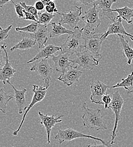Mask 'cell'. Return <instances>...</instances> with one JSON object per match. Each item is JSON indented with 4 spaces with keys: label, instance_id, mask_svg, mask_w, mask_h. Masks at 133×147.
Returning <instances> with one entry per match:
<instances>
[{
    "label": "cell",
    "instance_id": "obj_1",
    "mask_svg": "<svg viewBox=\"0 0 133 147\" xmlns=\"http://www.w3.org/2000/svg\"><path fill=\"white\" fill-rule=\"evenodd\" d=\"M82 108L84 111V113L82 117L83 125L84 127L87 129H93L96 131L108 129L104 121V118L101 115L100 109H90L87 107L86 102L82 104Z\"/></svg>",
    "mask_w": 133,
    "mask_h": 147
},
{
    "label": "cell",
    "instance_id": "obj_2",
    "mask_svg": "<svg viewBox=\"0 0 133 147\" xmlns=\"http://www.w3.org/2000/svg\"><path fill=\"white\" fill-rule=\"evenodd\" d=\"M74 30L73 33L69 35L66 41L61 46L62 52L70 55L81 52L84 48V44H82V30L78 26Z\"/></svg>",
    "mask_w": 133,
    "mask_h": 147
},
{
    "label": "cell",
    "instance_id": "obj_3",
    "mask_svg": "<svg viewBox=\"0 0 133 147\" xmlns=\"http://www.w3.org/2000/svg\"><path fill=\"white\" fill-rule=\"evenodd\" d=\"M55 138L58 141L60 144L66 142H70L78 138H88L94 139L96 141H99L102 144L106 146L111 147L112 146V145H109V143H106L104 140L99 138H97L90 135H86L84 133L79 132L74 129L70 128L65 129H59L57 134L55 136Z\"/></svg>",
    "mask_w": 133,
    "mask_h": 147
},
{
    "label": "cell",
    "instance_id": "obj_4",
    "mask_svg": "<svg viewBox=\"0 0 133 147\" xmlns=\"http://www.w3.org/2000/svg\"><path fill=\"white\" fill-rule=\"evenodd\" d=\"M99 10L97 6L93 3V6L85 11V14L82 17V19L85 23V26L82 28L84 34H88L95 32L100 24L101 20L99 18Z\"/></svg>",
    "mask_w": 133,
    "mask_h": 147
},
{
    "label": "cell",
    "instance_id": "obj_5",
    "mask_svg": "<svg viewBox=\"0 0 133 147\" xmlns=\"http://www.w3.org/2000/svg\"><path fill=\"white\" fill-rule=\"evenodd\" d=\"M103 33L97 34L91 33L84 34V48L90 51L96 58L101 59V48L102 43L104 40L102 38Z\"/></svg>",
    "mask_w": 133,
    "mask_h": 147
},
{
    "label": "cell",
    "instance_id": "obj_6",
    "mask_svg": "<svg viewBox=\"0 0 133 147\" xmlns=\"http://www.w3.org/2000/svg\"><path fill=\"white\" fill-rule=\"evenodd\" d=\"M124 99L122 98L119 92L118 91L114 92L112 96V101L110 105L108 106V108L111 109L113 111L115 116L114 125L111 135V144L114 143V139L117 136V131L118 127V124L119 121L121 119V112L124 104Z\"/></svg>",
    "mask_w": 133,
    "mask_h": 147
},
{
    "label": "cell",
    "instance_id": "obj_7",
    "mask_svg": "<svg viewBox=\"0 0 133 147\" xmlns=\"http://www.w3.org/2000/svg\"><path fill=\"white\" fill-rule=\"evenodd\" d=\"M76 57L70 59L72 64L78 65L84 70H92L95 66L99 65L100 59L95 57L88 50L76 53Z\"/></svg>",
    "mask_w": 133,
    "mask_h": 147
},
{
    "label": "cell",
    "instance_id": "obj_8",
    "mask_svg": "<svg viewBox=\"0 0 133 147\" xmlns=\"http://www.w3.org/2000/svg\"><path fill=\"white\" fill-rule=\"evenodd\" d=\"M30 71H35L40 75L44 80V87L48 90L51 82L52 75L53 73L52 67L48 62V59H42L40 61H36L31 67Z\"/></svg>",
    "mask_w": 133,
    "mask_h": 147
},
{
    "label": "cell",
    "instance_id": "obj_9",
    "mask_svg": "<svg viewBox=\"0 0 133 147\" xmlns=\"http://www.w3.org/2000/svg\"><path fill=\"white\" fill-rule=\"evenodd\" d=\"M47 90L44 87V86H39L37 85H33V89H32V92H34V96L32 99V101L31 102V103L29 104L28 106L26 107L25 108V112L24 114L23 115V118H22V120L20 123L19 127L18 129L14 131H13V135L14 136H17L22 126H23L24 122L25 121L26 117L27 115V114L28 113L30 109L37 103L40 102L41 101H42L44 98H45L46 94H47Z\"/></svg>",
    "mask_w": 133,
    "mask_h": 147
},
{
    "label": "cell",
    "instance_id": "obj_10",
    "mask_svg": "<svg viewBox=\"0 0 133 147\" xmlns=\"http://www.w3.org/2000/svg\"><path fill=\"white\" fill-rule=\"evenodd\" d=\"M111 86L105 84L100 80H95L90 83L91 94L90 100L91 102L98 105H104L102 102V97L105 94L107 90L111 88Z\"/></svg>",
    "mask_w": 133,
    "mask_h": 147
},
{
    "label": "cell",
    "instance_id": "obj_11",
    "mask_svg": "<svg viewBox=\"0 0 133 147\" xmlns=\"http://www.w3.org/2000/svg\"><path fill=\"white\" fill-rule=\"evenodd\" d=\"M75 7H76V10L74 11H70L68 13H57V14L61 16L59 23L62 25L66 24L74 29L76 27L78 23L80 21L83 8L78 6Z\"/></svg>",
    "mask_w": 133,
    "mask_h": 147
},
{
    "label": "cell",
    "instance_id": "obj_12",
    "mask_svg": "<svg viewBox=\"0 0 133 147\" xmlns=\"http://www.w3.org/2000/svg\"><path fill=\"white\" fill-rule=\"evenodd\" d=\"M39 117L41 119L40 124L44 127L47 134V142L48 144H50L51 141V133L53 127L58 123H60L62 121V118L63 117V115H61L58 117H55V115H48L44 114L41 111H38Z\"/></svg>",
    "mask_w": 133,
    "mask_h": 147
},
{
    "label": "cell",
    "instance_id": "obj_13",
    "mask_svg": "<svg viewBox=\"0 0 133 147\" xmlns=\"http://www.w3.org/2000/svg\"><path fill=\"white\" fill-rule=\"evenodd\" d=\"M6 44H3L1 46V49L3 50L5 54V63L3 67L1 69L0 72V79L3 82L4 84H9L10 82V79L14 76L16 73V70L14 69L11 65V63L9 59V55L6 50Z\"/></svg>",
    "mask_w": 133,
    "mask_h": 147
},
{
    "label": "cell",
    "instance_id": "obj_14",
    "mask_svg": "<svg viewBox=\"0 0 133 147\" xmlns=\"http://www.w3.org/2000/svg\"><path fill=\"white\" fill-rule=\"evenodd\" d=\"M111 35H126L127 36L130 37L131 40L133 41V35L128 33L123 24H122V19L121 18H115L113 22L110 24L108 26L107 30L103 33L102 37L103 40L104 41L107 38L108 36Z\"/></svg>",
    "mask_w": 133,
    "mask_h": 147
},
{
    "label": "cell",
    "instance_id": "obj_15",
    "mask_svg": "<svg viewBox=\"0 0 133 147\" xmlns=\"http://www.w3.org/2000/svg\"><path fill=\"white\" fill-rule=\"evenodd\" d=\"M82 74V71L79 70L77 66H72L57 78V79L67 86H71L75 83L79 82Z\"/></svg>",
    "mask_w": 133,
    "mask_h": 147
},
{
    "label": "cell",
    "instance_id": "obj_16",
    "mask_svg": "<svg viewBox=\"0 0 133 147\" xmlns=\"http://www.w3.org/2000/svg\"><path fill=\"white\" fill-rule=\"evenodd\" d=\"M69 56L70 55L61 52L59 55L52 57L57 72L64 73L68 69L72 66V63L69 58Z\"/></svg>",
    "mask_w": 133,
    "mask_h": 147
},
{
    "label": "cell",
    "instance_id": "obj_17",
    "mask_svg": "<svg viewBox=\"0 0 133 147\" xmlns=\"http://www.w3.org/2000/svg\"><path fill=\"white\" fill-rule=\"evenodd\" d=\"M116 2L117 0H94L93 3L98 6L99 10L102 13V16L106 17L113 22L115 17L113 14L112 6Z\"/></svg>",
    "mask_w": 133,
    "mask_h": 147
},
{
    "label": "cell",
    "instance_id": "obj_18",
    "mask_svg": "<svg viewBox=\"0 0 133 147\" xmlns=\"http://www.w3.org/2000/svg\"><path fill=\"white\" fill-rule=\"evenodd\" d=\"M58 52H62L61 47H58L51 44L48 45L47 46H45L43 48L41 49L40 51L38 52V53L31 59L28 61L27 62V63H32L34 61H38V59H48L49 57H52L53 55H54L55 53Z\"/></svg>",
    "mask_w": 133,
    "mask_h": 147
},
{
    "label": "cell",
    "instance_id": "obj_19",
    "mask_svg": "<svg viewBox=\"0 0 133 147\" xmlns=\"http://www.w3.org/2000/svg\"><path fill=\"white\" fill-rule=\"evenodd\" d=\"M49 37V30L48 25L39 24L37 31L34 34V38L38 44V48L41 49L45 47Z\"/></svg>",
    "mask_w": 133,
    "mask_h": 147
},
{
    "label": "cell",
    "instance_id": "obj_20",
    "mask_svg": "<svg viewBox=\"0 0 133 147\" xmlns=\"http://www.w3.org/2000/svg\"><path fill=\"white\" fill-rule=\"evenodd\" d=\"M9 84L12 87L14 90V98L15 99L16 103L18 108V112L19 114H23V110L26 108V93L27 92V89L23 88L22 90H17L10 82Z\"/></svg>",
    "mask_w": 133,
    "mask_h": 147
},
{
    "label": "cell",
    "instance_id": "obj_21",
    "mask_svg": "<svg viewBox=\"0 0 133 147\" xmlns=\"http://www.w3.org/2000/svg\"><path fill=\"white\" fill-rule=\"evenodd\" d=\"M48 26L49 30L50 38L57 37L65 34H68L70 35L74 32V31L68 30L62 26L60 23H57L55 22L49 23Z\"/></svg>",
    "mask_w": 133,
    "mask_h": 147
},
{
    "label": "cell",
    "instance_id": "obj_22",
    "mask_svg": "<svg viewBox=\"0 0 133 147\" xmlns=\"http://www.w3.org/2000/svg\"><path fill=\"white\" fill-rule=\"evenodd\" d=\"M36 43V41L35 38H29L26 35V34H23L22 40L13 46L11 49L10 51L13 52L15 50H28L33 48Z\"/></svg>",
    "mask_w": 133,
    "mask_h": 147
},
{
    "label": "cell",
    "instance_id": "obj_23",
    "mask_svg": "<svg viewBox=\"0 0 133 147\" xmlns=\"http://www.w3.org/2000/svg\"><path fill=\"white\" fill-rule=\"evenodd\" d=\"M121 42L123 55L127 59V63L131 65L133 59V49L132 46L129 44L128 40H126L124 35H118Z\"/></svg>",
    "mask_w": 133,
    "mask_h": 147
},
{
    "label": "cell",
    "instance_id": "obj_24",
    "mask_svg": "<svg viewBox=\"0 0 133 147\" xmlns=\"http://www.w3.org/2000/svg\"><path fill=\"white\" fill-rule=\"evenodd\" d=\"M112 11L118 13V15L115 17L116 18H121L129 24L133 23L132 18H133V7L130 8L126 6L121 8L112 9Z\"/></svg>",
    "mask_w": 133,
    "mask_h": 147
},
{
    "label": "cell",
    "instance_id": "obj_25",
    "mask_svg": "<svg viewBox=\"0 0 133 147\" xmlns=\"http://www.w3.org/2000/svg\"><path fill=\"white\" fill-rule=\"evenodd\" d=\"M133 86V71L129 74L126 78H122L120 83H117L115 85L111 86V88H115L119 87H123L125 90L129 91L130 88Z\"/></svg>",
    "mask_w": 133,
    "mask_h": 147
},
{
    "label": "cell",
    "instance_id": "obj_26",
    "mask_svg": "<svg viewBox=\"0 0 133 147\" xmlns=\"http://www.w3.org/2000/svg\"><path fill=\"white\" fill-rule=\"evenodd\" d=\"M14 98V96L9 95L4 91L3 88L0 90V109L3 113H6L9 102Z\"/></svg>",
    "mask_w": 133,
    "mask_h": 147
},
{
    "label": "cell",
    "instance_id": "obj_27",
    "mask_svg": "<svg viewBox=\"0 0 133 147\" xmlns=\"http://www.w3.org/2000/svg\"><path fill=\"white\" fill-rule=\"evenodd\" d=\"M39 24L37 22H32L31 24L23 27H18L16 28V31L22 33L23 34H35L37 31Z\"/></svg>",
    "mask_w": 133,
    "mask_h": 147
},
{
    "label": "cell",
    "instance_id": "obj_28",
    "mask_svg": "<svg viewBox=\"0 0 133 147\" xmlns=\"http://www.w3.org/2000/svg\"><path fill=\"white\" fill-rule=\"evenodd\" d=\"M55 17L54 14H50L47 12L38 13V23L39 24L48 25L52 19Z\"/></svg>",
    "mask_w": 133,
    "mask_h": 147
},
{
    "label": "cell",
    "instance_id": "obj_29",
    "mask_svg": "<svg viewBox=\"0 0 133 147\" xmlns=\"http://www.w3.org/2000/svg\"><path fill=\"white\" fill-rule=\"evenodd\" d=\"M20 5L23 7V9L27 12L33 14L38 21V11L36 9L35 7L32 5H27L25 2H20L19 3Z\"/></svg>",
    "mask_w": 133,
    "mask_h": 147
},
{
    "label": "cell",
    "instance_id": "obj_30",
    "mask_svg": "<svg viewBox=\"0 0 133 147\" xmlns=\"http://www.w3.org/2000/svg\"><path fill=\"white\" fill-rule=\"evenodd\" d=\"M12 27L13 25L11 24L5 29H3L2 27H0V42L6 40L9 37V32L11 30Z\"/></svg>",
    "mask_w": 133,
    "mask_h": 147
},
{
    "label": "cell",
    "instance_id": "obj_31",
    "mask_svg": "<svg viewBox=\"0 0 133 147\" xmlns=\"http://www.w3.org/2000/svg\"><path fill=\"white\" fill-rule=\"evenodd\" d=\"M12 2L14 4V7H15V9H16V11L17 13V16H18V17L20 18H24V13H23V7L20 5V3H16L13 0L12 1Z\"/></svg>",
    "mask_w": 133,
    "mask_h": 147
},
{
    "label": "cell",
    "instance_id": "obj_32",
    "mask_svg": "<svg viewBox=\"0 0 133 147\" xmlns=\"http://www.w3.org/2000/svg\"><path fill=\"white\" fill-rule=\"evenodd\" d=\"M112 101V98L109 94H105L102 97V102L104 105L105 109H108V106L110 105Z\"/></svg>",
    "mask_w": 133,
    "mask_h": 147
},
{
    "label": "cell",
    "instance_id": "obj_33",
    "mask_svg": "<svg viewBox=\"0 0 133 147\" xmlns=\"http://www.w3.org/2000/svg\"><path fill=\"white\" fill-rule=\"evenodd\" d=\"M23 13L24 14V17L23 18L25 20H32L34 22H38V20L36 18V17L32 14L26 11L24 9L23 10Z\"/></svg>",
    "mask_w": 133,
    "mask_h": 147
},
{
    "label": "cell",
    "instance_id": "obj_34",
    "mask_svg": "<svg viewBox=\"0 0 133 147\" xmlns=\"http://www.w3.org/2000/svg\"><path fill=\"white\" fill-rule=\"evenodd\" d=\"M34 6L35 7L36 9L38 11H43L45 9V5L41 0L40 1H37L35 3Z\"/></svg>",
    "mask_w": 133,
    "mask_h": 147
},
{
    "label": "cell",
    "instance_id": "obj_35",
    "mask_svg": "<svg viewBox=\"0 0 133 147\" xmlns=\"http://www.w3.org/2000/svg\"><path fill=\"white\" fill-rule=\"evenodd\" d=\"M41 1L44 4L45 7H46V6H51V7H53L55 9H57L56 3L53 1H51L50 0H41Z\"/></svg>",
    "mask_w": 133,
    "mask_h": 147
},
{
    "label": "cell",
    "instance_id": "obj_36",
    "mask_svg": "<svg viewBox=\"0 0 133 147\" xmlns=\"http://www.w3.org/2000/svg\"><path fill=\"white\" fill-rule=\"evenodd\" d=\"M78 2L81 4H83L84 5H88L91 3L94 2V0H76Z\"/></svg>",
    "mask_w": 133,
    "mask_h": 147
},
{
    "label": "cell",
    "instance_id": "obj_37",
    "mask_svg": "<svg viewBox=\"0 0 133 147\" xmlns=\"http://www.w3.org/2000/svg\"><path fill=\"white\" fill-rule=\"evenodd\" d=\"M86 147H111V146H108L105 144H97L96 143L92 144V145H88Z\"/></svg>",
    "mask_w": 133,
    "mask_h": 147
},
{
    "label": "cell",
    "instance_id": "obj_38",
    "mask_svg": "<svg viewBox=\"0 0 133 147\" xmlns=\"http://www.w3.org/2000/svg\"><path fill=\"white\" fill-rule=\"evenodd\" d=\"M13 0H1L0 1V7H2L5 4L9 3L10 2H12Z\"/></svg>",
    "mask_w": 133,
    "mask_h": 147
},
{
    "label": "cell",
    "instance_id": "obj_39",
    "mask_svg": "<svg viewBox=\"0 0 133 147\" xmlns=\"http://www.w3.org/2000/svg\"><path fill=\"white\" fill-rule=\"evenodd\" d=\"M130 93H133V86L129 91H128V94H130Z\"/></svg>",
    "mask_w": 133,
    "mask_h": 147
},
{
    "label": "cell",
    "instance_id": "obj_40",
    "mask_svg": "<svg viewBox=\"0 0 133 147\" xmlns=\"http://www.w3.org/2000/svg\"><path fill=\"white\" fill-rule=\"evenodd\" d=\"M50 1H55V0H50Z\"/></svg>",
    "mask_w": 133,
    "mask_h": 147
},
{
    "label": "cell",
    "instance_id": "obj_41",
    "mask_svg": "<svg viewBox=\"0 0 133 147\" xmlns=\"http://www.w3.org/2000/svg\"></svg>",
    "mask_w": 133,
    "mask_h": 147
}]
</instances>
